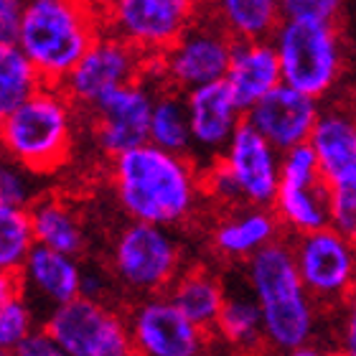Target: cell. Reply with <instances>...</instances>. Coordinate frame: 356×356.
<instances>
[{
  "label": "cell",
  "instance_id": "1",
  "mask_svg": "<svg viewBox=\"0 0 356 356\" xmlns=\"http://www.w3.org/2000/svg\"><path fill=\"white\" fill-rule=\"evenodd\" d=\"M112 188L130 219L173 227L196 209L204 176L188 156L143 143L112 158Z\"/></svg>",
  "mask_w": 356,
  "mask_h": 356
},
{
  "label": "cell",
  "instance_id": "2",
  "mask_svg": "<svg viewBox=\"0 0 356 356\" xmlns=\"http://www.w3.org/2000/svg\"><path fill=\"white\" fill-rule=\"evenodd\" d=\"M247 285L262 308L265 341L277 354L308 346L316 328L311 290L298 270L293 245L275 239L247 260Z\"/></svg>",
  "mask_w": 356,
  "mask_h": 356
},
{
  "label": "cell",
  "instance_id": "3",
  "mask_svg": "<svg viewBox=\"0 0 356 356\" xmlns=\"http://www.w3.org/2000/svg\"><path fill=\"white\" fill-rule=\"evenodd\" d=\"M74 138V99L61 84H44L15 110L0 115V143L13 163L51 173L67 163Z\"/></svg>",
  "mask_w": 356,
  "mask_h": 356
},
{
  "label": "cell",
  "instance_id": "4",
  "mask_svg": "<svg viewBox=\"0 0 356 356\" xmlns=\"http://www.w3.org/2000/svg\"><path fill=\"white\" fill-rule=\"evenodd\" d=\"M99 33L89 0H26L15 41L46 84H64Z\"/></svg>",
  "mask_w": 356,
  "mask_h": 356
},
{
  "label": "cell",
  "instance_id": "5",
  "mask_svg": "<svg viewBox=\"0 0 356 356\" xmlns=\"http://www.w3.org/2000/svg\"><path fill=\"white\" fill-rule=\"evenodd\" d=\"M282 82L305 95L326 97L343 72V41L336 23L285 18L273 36Z\"/></svg>",
  "mask_w": 356,
  "mask_h": 356
},
{
  "label": "cell",
  "instance_id": "6",
  "mask_svg": "<svg viewBox=\"0 0 356 356\" xmlns=\"http://www.w3.org/2000/svg\"><path fill=\"white\" fill-rule=\"evenodd\" d=\"M112 267L130 293L161 296L181 275V250L168 227L133 219L115 239Z\"/></svg>",
  "mask_w": 356,
  "mask_h": 356
},
{
  "label": "cell",
  "instance_id": "7",
  "mask_svg": "<svg viewBox=\"0 0 356 356\" xmlns=\"http://www.w3.org/2000/svg\"><path fill=\"white\" fill-rule=\"evenodd\" d=\"M46 331L69 356H140L130 326L95 298L79 296L54 308Z\"/></svg>",
  "mask_w": 356,
  "mask_h": 356
},
{
  "label": "cell",
  "instance_id": "8",
  "mask_svg": "<svg viewBox=\"0 0 356 356\" xmlns=\"http://www.w3.org/2000/svg\"><path fill=\"white\" fill-rule=\"evenodd\" d=\"M273 211L282 227L296 234H308L331 224V188L311 143L282 153L280 188Z\"/></svg>",
  "mask_w": 356,
  "mask_h": 356
},
{
  "label": "cell",
  "instance_id": "9",
  "mask_svg": "<svg viewBox=\"0 0 356 356\" xmlns=\"http://www.w3.org/2000/svg\"><path fill=\"white\" fill-rule=\"evenodd\" d=\"M201 0H107L110 33L125 38L145 59H158L199 21Z\"/></svg>",
  "mask_w": 356,
  "mask_h": 356
},
{
  "label": "cell",
  "instance_id": "10",
  "mask_svg": "<svg viewBox=\"0 0 356 356\" xmlns=\"http://www.w3.org/2000/svg\"><path fill=\"white\" fill-rule=\"evenodd\" d=\"M234 44L237 41L207 13L199 15V21L191 23L176 44L153 61L168 87L191 92L204 84L222 82L229 69Z\"/></svg>",
  "mask_w": 356,
  "mask_h": 356
},
{
  "label": "cell",
  "instance_id": "11",
  "mask_svg": "<svg viewBox=\"0 0 356 356\" xmlns=\"http://www.w3.org/2000/svg\"><path fill=\"white\" fill-rule=\"evenodd\" d=\"M293 252L305 288L321 303H343L356 288V242L331 224L298 234Z\"/></svg>",
  "mask_w": 356,
  "mask_h": 356
},
{
  "label": "cell",
  "instance_id": "12",
  "mask_svg": "<svg viewBox=\"0 0 356 356\" xmlns=\"http://www.w3.org/2000/svg\"><path fill=\"white\" fill-rule=\"evenodd\" d=\"M229 178L237 204L245 207H273L280 188L282 153L260 135L250 122H242L237 135L216 158Z\"/></svg>",
  "mask_w": 356,
  "mask_h": 356
},
{
  "label": "cell",
  "instance_id": "13",
  "mask_svg": "<svg viewBox=\"0 0 356 356\" xmlns=\"http://www.w3.org/2000/svg\"><path fill=\"white\" fill-rule=\"evenodd\" d=\"M148 59L125 38L107 33L99 36L84 54L61 87L79 107H95L104 95L125 84L140 82Z\"/></svg>",
  "mask_w": 356,
  "mask_h": 356
},
{
  "label": "cell",
  "instance_id": "14",
  "mask_svg": "<svg viewBox=\"0 0 356 356\" xmlns=\"http://www.w3.org/2000/svg\"><path fill=\"white\" fill-rule=\"evenodd\" d=\"M127 326L140 356H199L207 346V331L171 296H148L133 308Z\"/></svg>",
  "mask_w": 356,
  "mask_h": 356
},
{
  "label": "cell",
  "instance_id": "15",
  "mask_svg": "<svg viewBox=\"0 0 356 356\" xmlns=\"http://www.w3.org/2000/svg\"><path fill=\"white\" fill-rule=\"evenodd\" d=\"M153 102H156V92L143 82H133L112 89L95 107H89L99 150L115 158L143 143H150Z\"/></svg>",
  "mask_w": 356,
  "mask_h": 356
},
{
  "label": "cell",
  "instance_id": "16",
  "mask_svg": "<svg viewBox=\"0 0 356 356\" xmlns=\"http://www.w3.org/2000/svg\"><path fill=\"white\" fill-rule=\"evenodd\" d=\"M318 118V99L285 82L245 112V122H250L257 133L265 135L280 153L311 143Z\"/></svg>",
  "mask_w": 356,
  "mask_h": 356
},
{
  "label": "cell",
  "instance_id": "17",
  "mask_svg": "<svg viewBox=\"0 0 356 356\" xmlns=\"http://www.w3.org/2000/svg\"><path fill=\"white\" fill-rule=\"evenodd\" d=\"M184 95L188 107V122H191L193 150L207 156L209 163H214L242 127L245 110L239 107L224 79L196 87Z\"/></svg>",
  "mask_w": 356,
  "mask_h": 356
},
{
  "label": "cell",
  "instance_id": "18",
  "mask_svg": "<svg viewBox=\"0 0 356 356\" xmlns=\"http://www.w3.org/2000/svg\"><path fill=\"white\" fill-rule=\"evenodd\" d=\"M82 275L84 270L74 260V254L36 245L15 280L29 300H38L54 311L82 296Z\"/></svg>",
  "mask_w": 356,
  "mask_h": 356
},
{
  "label": "cell",
  "instance_id": "19",
  "mask_svg": "<svg viewBox=\"0 0 356 356\" xmlns=\"http://www.w3.org/2000/svg\"><path fill=\"white\" fill-rule=\"evenodd\" d=\"M242 110H250L282 84V67L273 38L265 41H237L229 69L224 76Z\"/></svg>",
  "mask_w": 356,
  "mask_h": 356
},
{
  "label": "cell",
  "instance_id": "20",
  "mask_svg": "<svg viewBox=\"0 0 356 356\" xmlns=\"http://www.w3.org/2000/svg\"><path fill=\"white\" fill-rule=\"evenodd\" d=\"M311 145L318 156L321 171L328 181L356 171V110L354 107H328L313 127Z\"/></svg>",
  "mask_w": 356,
  "mask_h": 356
},
{
  "label": "cell",
  "instance_id": "21",
  "mask_svg": "<svg viewBox=\"0 0 356 356\" xmlns=\"http://www.w3.org/2000/svg\"><path fill=\"white\" fill-rule=\"evenodd\" d=\"M280 234V219L270 207H245L216 224L214 247L229 260H250Z\"/></svg>",
  "mask_w": 356,
  "mask_h": 356
},
{
  "label": "cell",
  "instance_id": "22",
  "mask_svg": "<svg viewBox=\"0 0 356 356\" xmlns=\"http://www.w3.org/2000/svg\"><path fill=\"white\" fill-rule=\"evenodd\" d=\"M209 15L234 41H265L285 21L280 0H209Z\"/></svg>",
  "mask_w": 356,
  "mask_h": 356
},
{
  "label": "cell",
  "instance_id": "23",
  "mask_svg": "<svg viewBox=\"0 0 356 356\" xmlns=\"http://www.w3.org/2000/svg\"><path fill=\"white\" fill-rule=\"evenodd\" d=\"M214 331L216 336H222L224 343H229L232 349L242 351V354H252L262 343H267L262 308L250 285H247V290L227 293V300H224Z\"/></svg>",
  "mask_w": 356,
  "mask_h": 356
},
{
  "label": "cell",
  "instance_id": "24",
  "mask_svg": "<svg viewBox=\"0 0 356 356\" xmlns=\"http://www.w3.org/2000/svg\"><path fill=\"white\" fill-rule=\"evenodd\" d=\"M168 296L196 326L204 331H214L227 300V290L207 270H186L176 277Z\"/></svg>",
  "mask_w": 356,
  "mask_h": 356
},
{
  "label": "cell",
  "instance_id": "25",
  "mask_svg": "<svg viewBox=\"0 0 356 356\" xmlns=\"http://www.w3.org/2000/svg\"><path fill=\"white\" fill-rule=\"evenodd\" d=\"M31 222H33V234L36 245L51 247L59 252L79 254L84 247V229L82 222L67 201L46 196L31 204Z\"/></svg>",
  "mask_w": 356,
  "mask_h": 356
},
{
  "label": "cell",
  "instance_id": "26",
  "mask_svg": "<svg viewBox=\"0 0 356 356\" xmlns=\"http://www.w3.org/2000/svg\"><path fill=\"white\" fill-rule=\"evenodd\" d=\"M150 143L181 156H188V150L193 148L188 107L181 89L171 87L156 92L153 115H150Z\"/></svg>",
  "mask_w": 356,
  "mask_h": 356
},
{
  "label": "cell",
  "instance_id": "27",
  "mask_svg": "<svg viewBox=\"0 0 356 356\" xmlns=\"http://www.w3.org/2000/svg\"><path fill=\"white\" fill-rule=\"evenodd\" d=\"M44 76L18 44H0V115L15 110L44 87Z\"/></svg>",
  "mask_w": 356,
  "mask_h": 356
},
{
  "label": "cell",
  "instance_id": "28",
  "mask_svg": "<svg viewBox=\"0 0 356 356\" xmlns=\"http://www.w3.org/2000/svg\"><path fill=\"white\" fill-rule=\"evenodd\" d=\"M33 247H36V234H33V222H31V209L0 204V270L3 275H18Z\"/></svg>",
  "mask_w": 356,
  "mask_h": 356
},
{
  "label": "cell",
  "instance_id": "29",
  "mask_svg": "<svg viewBox=\"0 0 356 356\" xmlns=\"http://www.w3.org/2000/svg\"><path fill=\"white\" fill-rule=\"evenodd\" d=\"M33 331L36 321L31 311V300L18 288L15 275H6L0 293V349L15 351Z\"/></svg>",
  "mask_w": 356,
  "mask_h": 356
},
{
  "label": "cell",
  "instance_id": "30",
  "mask_svg": "<svg viewBox=\"0 0 356 356\" xmlns=\"http://www.w3.org/2000/svg\"><path fill=\"white\" fill-rule=\"evenodd\" d=\"M331 188V227L356 242V171L328 181Z\"/></svg>",
  "mask_w": 356,
  "mask_h": 356
},
{
  "label": "cell",
  "instance_id": "31",
  "mask_svg": "<svg viewBox=\"0 0 356 356\" xmlns=\"http://www.w3.org/2000/svg\"><path fill=\"white\" fill-rule=\"evenodd\" d=\"M29 168L8 161L0 168V204L8 207H29L33 204V178Z\"/></svg>",
  "mask_w": 356,
  "mask_h": 356
},
{
  "label": "cell",
  "instance_id": "32",
  "mask_svg": "<svg viewBox=\"0 0 356 356\" xmlns=\"http://www.w3.org/2000/svg\"><path fill=\"white\" fill-rule=\"evenodd\" d=\"M285 18L296 21H326L336 23L343 13L346 0H280Z\"/></svg>",
  "mask_w": 356,
  "mask_h": 356
},
{
  "label": "cell",
  "instance_id": "33",
  "mask_svg": "<svg viewBox=\"0 0 356 356\" xmlns=\"http://www.w3.org/2000/svg\"><path fill=\"white\" fill-rule=\"evenodd\" d=\"M23 13H26V0H0V44H13Z\"/></svg>",
  "mask_w": 356,
  "mask_h": 356
},
{
  "label": "cell",
  "instance_id": "34",
  "mask_svg": "<svg viewBox=\"0 0 356 356\" xmlns=\"http://www.w3.org/2000/svg\"><path fill=\"white\" fill-rule=\"evenodd\" d=\"M10 356H69V354L54 341V336L44 328V331H33L18 349L10 351Z\"/></svg>",
  "mask_w": 356,
  "mask_h": 356
},
{
  "label": "cell",
  "instance_id": "35",
  "mask_svg": "<svg viewBox=\"0 0 356 356\" xmlns=\"http://www.w3.org/2000/svg\"><path fill=\"white\" fill-rule=\"evenodd\" d=\"M341 351L356 356V288L343 300L341 313Z\"/></svg>",
  "mask_w": 356,
  "mask_h": 356
},
{
  "label": "cell",
  "instance_id": "36",
  "mask_svg": "<svg viewBox=\"0 0 356 356\" xmlns=\"http://www.w3.org/2000/svg\"><path fill=\"white\" fill-rule=\"evenodd\" d=\"M102 293H104V277H102V275L84 270V275H82V296L99 300V298H102Z\"/></svg>",
  "mask_w": 356,
  "mask_h": 356
},
{
  "label": "cell",
  "instance_id": "37",
  "mask_svg": "<svg viewBox=\"0 0 356 356\" xmlns=\"http://www.w3.org/2000/svg\"><path fill=\"white\" fill-rule=\"evenodd\" d=\"M280 356H323L318 349H313V346H300V349H293V351H285Z\"/></svg>",
  "mask_w": 356,
  "mask_h": 356
},
{
  "label": "cell",
  "instance_id": "38",
  "mask_svg": "<svg viewBox=\"0 0 356 356\" xmlns=\"http://www.w3.org/2000/svg\"><path fill=\"white\" fill-rule=\"evenodd\" d=\"M323 356H349L346 351H334V354H323Z\"/></svg>",
  "mask_w": 356,
  "mask_h": 356
},
{
  "label": "cell",
  "instance_id": "39",
  "mask_svg": "<svg viewBox=\"0 0 356 356\" xmlns=\"http://www.w3.org/2000/svg\"><path fill=\"white\" fill-rule=\"evenodd\" d=\"M199 356H214V354H204V351H201V354Z\"/></svg>",
  "mask_w": 356,
  "mask_h": 356
},
{
  "label": "cell",
  "instance_id": "40",
  "mask_svg": "<svg viewBox=\"0 0 356 356\" xmlns=\"http://www.w3.org/2000/svg\"><path fill=\"white\" fill-rule=\"evenodd\" d=\"M3 356H10V351H6V354H3Z\"/></svg>",
  "mask_w": 356,
  "mask_h": 356
}]
</instances>
